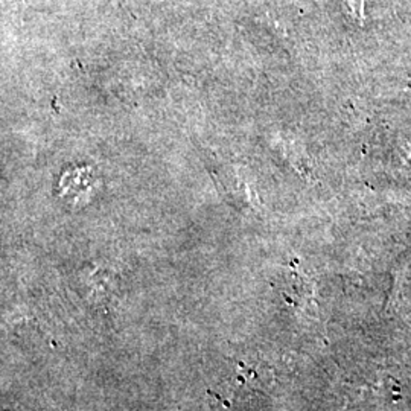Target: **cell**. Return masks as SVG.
Returning <instances> with one entry per match:
<instances>
[{
    "label": "cell",
    "mask_w": 411,
    "mask_h": 411,
    "mask_svg": "<svg viewBox=\"0 0 411 411\" xmlns=\"http://www.w3.org/2000/svg\"><path fill=\"white\" fill-rule=\"evenodd\" d=\"M344 5L347 8L349 14H351L358 23L363 25L364 23V0H344Z\"/></svg>",
    "instance_id": "6da1fadb"
}]
</instances>
